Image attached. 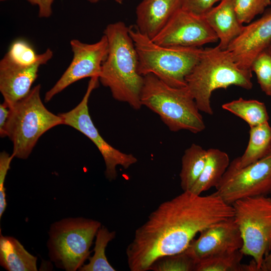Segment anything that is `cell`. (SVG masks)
<instances>
[{
    "label": "cell",
    "mask_w": 271,
    "mask_h": 271,
    "mask_svg": "<svg viewBox=\"0 0 271 271\" xmlns=\"http://www.w3.org/2000/svg\"><path fill=\"white\" fill-rule=\"evenodd\" d=\"M233 216L232 205L216 192L183 191L160 204L136 229L126 249L130 270H150L159 259L185 251L198 233Z\"/></svg>",
    "instance_id": "cell-1"
},
{
    "label": "cell",
    "mask_w": 271,
    "mask_h": 271,
    "mask_svg": "<svg viewBox=\"0 0 271 271\" xmlns=\"http://www.w3.org/2000/svg\"><path fill=\"white\" fill-rule=\"evenodd\" d=\"M103 34L107 39L108 50L99 81L109 89L115 100L139 110L144 78L139 72L138 53L128 27L123 22L112 23L106 27Z\"/></svg>",
    "instance_id": "cell-2"
},
{
    "label": "cell",
    "mask_w": 271,
    "mask_h": 271,
    "mask_svg": "<svg viewBox=\"0 0 271 271\" xmlns=\"http://www.w3.org/2000/svg\"><path fill=\"white\" fill-rule=\"evenodd\" d=\"M251 70L238 65L227 50L218 46L203 49L201 56L186 78L187 87L198 108L212 115L210 97L213 91L235 85L247 90L252 88Z\"/></svg>",
    "instance_id": "cell-3"
},
{
    "label": "cell",
    "mask_w": 271,
    "mask_h": 271,
    "mask_svg": "<svg viewBox=\"0 0 271 271\" xmlns=\"http://www.w3.org/2000/svg\"><path fill=\"white\" fill-rule=\"evenodd\" d=\"M128 31L138 53L140 75L153 74L173 87L187 86L186 78L199 61L203 48L159 45L136 25L128 27Z\"/></svg>",
    "instance_id": "cell-4"
},
{
    "label": "cell",
    "mask_w": 271,
    "mask_h": 271,
    "mask_svg": "<svg viewBox=\"0 0 271 271\" xmlns=\"http://www.w3.org/2000/svg\"><path fill=\"white\" fill-rule=\"evenodd\" d=\"M144 78L142 106L157 114L170 131L187 130L197 133L205 129L203 117L187 86H170L152 74Z\"/></svg>",
    "instance_id": "cell-5"
},
{
    "label": "cell",
    "mask_w": 271,
    "mask_h": 271,
    "mask_svg": "<svg viewBox=\"0 0 271 271\" xmlns=\"http://www.w3.org/2000/svg\"><path fill=\"white\" fill-rule=\"evenodd\" d=\"M40 90V84L37 85L10 107L5 133L13 143L12 154L16 158L27 159L44 133L63 124L61 116L49 111L43 104Z\"/></svg>",
    "instance_id": "cell-6"
},
{
    "label": "cell",
    "mask_w": 271,
    "mask_h": 271,
    "mask_svg": "<svg viewBox=\"0 0 271 271\" xmlns=\"http://www.w3.org/2000/svg\"><path fill=\"white\" fill-rule=\"evenodd\" d=\"M100 222L83 217H69L51 224L47 242L49 256L55 265L75 271L89 258L90 247L101 227Z\"/></svg>",
    "instance_id": "cell-7"
},
{
    "label": "cell",
    "mask_w": 271,
    "mask_h": 271,
    "mask_svg": "<svg viewBox=\"0 0 271 271\" xmlns=\"http://www.w3.org/2000/svg\"><path fill=\"white\" fill-rule=\"evenodd\" d=\"M233 218L243 240L240 249L255 261L258 271L271 246V198L247 197L235 201Z\"/></svg>",
    "instance_id": "cell-8"
},
{
    "label": "cell",
    "mask_w": 271,
    "mask_h": 271,
    "mask_svg": "<svg viewBox=\"0 0 271 271\" xmlns=\"http://www.w3.org/2000/svg\"><path fill=\"white\" fill-rule=\"evenodd\" d=\"M99 82L97 76L90 78L86 91L78 104L70 111L59 115L62 118L63 124L78 130L96 146L105 163V177L111 181L117 176V166L127 169L136 164L138 159L133 155L122 152L109 144L94 125L89 112L88 101L92 91L98 87Z\"/></svg>",
    "instance_id": "cell-9"
},
{
    "label": "cell",
    "mask_w": 271,
    "mask_h": 271,
    "mask_svg": "<svg viewBox=\"0 0 271 271\" xmlns=\"http://www.w3.org/2000/svg\"><path fill=\"white\" fill-rule=\"evenodd\" d=\"M215 188L216 193L230 205L241 199L271 194V148L262 158L243 168L229 164Z\"/></svg>",
    "instance_id": "cell-10"
},
{
    "label": "cell",
    "mask_w": 271,
    "mask_h": 271,
    "mask_svg": "<svg viewBox=\"0 0 271 271\" xmlns=\"http://www.w3.org/2000/svg\"><path fill=\"white\" fill-rule=\"evenodd\" d=\"M70 44L73 52L72 60L59 80L46 93V102L73 83L86 77H99L100 74L101 66L108 50V42L105 35L94 43H85L72 39Z\"/></svg>",
    "instance_id": "cell-11"
},
{
    "label": "cell",
    "mask_w": 271,
    "mask_h": 271,
    "mask_svg": "<svg viewBox=\"0 0 271 271\" xmlns=\"http://www.w3.org/2000/svg\"><path fill=\"white\" fill-rule=\"evenodd\" d=\"M151 40L162 46L196 47L219 40L203 16L181 8Z\"/></svg>",
    "instance_id": "cell-12"
},
{
    "label": "cell",
    "mask_w": 271,
    "mask_h": 271,
    "mask_svg": "<svg viewBox=\"0 0 271 271\" xmlns=\"http://www.w3.org/2000/svg\"><path fill=\"white\" fill-rule=\"evenodd\" d=\"M53 56L52 50L48 48L36 62L26 65L16 63L6 54L0 61V92L4 102L10 107L26 96L38 77L40 67Z\"/></svg>",
    "instance_id": "cell-13"
},
{
    "label": "cell",
    "mask_w": 271,
    "mask_h": 271,
    "mask_svg": "<svg viewBox=\"0 0 271 271\" xmlns=\"http://www.w3.org/2000/svg\"><path fill=\"white\" fill-rule=\"evenodd\" d=\"M191 242L184 251L196 262L216 254L240 250L241 234L233 217L209 227Z\"/></svg>",
    "instance_id": "cell-14"
},
{
    "label": "cell",
    "mask_w": 271,
    "mask_h": 271,
    "mask_svg": "<svg viewBox=\"0 0 271 271\" xmlns=\"http://www.w3.org/2000/svg\"><path fill=\"white\" fill-rule=\"evenodd\" d=\"M269 46H271V9L265 11L260 19L244 26L226 50L239 66L251 70L256 56Z\"/></svg>",
    "instance_id": "cell-15"
},
{
    "label": "cell",
    "mask_w": 271,
    "mask_h": 271,
    "mask_svg": "<svg viewBox=\"0 0 271 271\" xmlns=\"http://www.w3.org/2000/svg\"><path fill=\"white\" fill-rule=\"evenodd\" d=\"M180 8V0H142L136 8V26L152 39Z\"/></svg>",
    "instance_id": "cell-16"
},
{
    "label": "cell",
    "mask_w": 271,
    "mask_h": 271,
    "mask_svg": "<svg viewBox=\"0 0 271 271\" xmlns=\"http://www.w3.org/2000/svg\"><path fill=\"white\" fill-rule=\"evenodd\" d=\"M203 17L218 37L219 43L217 46L222 50L227 49L244 27L237 18L233 0H221Z\"/></svg>",
    "instance_id": "cell-17"
},
{
    "label": "cell",
    "mask_w": 271,
    "mask_h": 271,
    "mask_svg": "<svg viewBox=\"0 0 271 271\" xmlns=\"http://www.w3.org/2000/svg\"><path fill=\"white\" fill-rule=\"evenodd\" d=\"M37 258L15 238L0 233V264L9 271H36Z\"/></svg>",
    "instance_id": "cell-18"
},
{
    "label": "cell",
    "mask_w": 271,
    "mask_h": 271,
    "mask_svg": "<svg viewBox=\"0 0 271 271\" xmlns=\"http://www.w3.org/2000/svg\"><path fill=\"white\" fill-rule=\"evenodd\" d=\"M207 152L206 162L203 171L190 191L197 195H201L212 187L215 188L230 164L229 157L225 152L215 148L209 149Z\"/></svg>",
    "instance_id": "cell-19"
},
{
    "label": "cell",
    "mask_w": 271,
    "mask_h": 271,
    "mask_svg": "<svg viewBox=\"0 0 271 271\" xmlns=\"http://www.w3.org/2000/svg\"><path fill=\"white\" fill-rule=\"evenodd\" d=\"M271 148V126L268 122L250 127L249 139L243 155L230 162L237 168H243L264 156Z\"/></svg>",
    "instance_id": "cell-20"
},
{
    "label": "cell",
    "mask_w": 271,
    "mask_h": 271,
    "mask_svg": "<svg viewBox=\"0 0 271 271\" xmlns=\"http://www.w3.org/2000/svg\"><path fill=\"white\" fill-rule=\"evenodd\" d=\"M207 153V150L196 144H192L185 151L179 174L183 191H190L198 179L206 164Z\"/></svg>",
    "instance_id": "cell-21"
},
{
    "label": "cell",
    "mask_w": 271,
    "mask_h": 271,
    "mask_svg": "<svg viewBox=\"0 0 271 271\" xmlns=\"http://www.w3.org/2000/svg\"><path fill=\"white\" fill-rule=\"evenodd\" d=\"M222 108L246 121L250 127L268 122L269 116L264 103L241 97L223 104Z\"/></svg>",
    "instance_id": "cell-22"
},
{
    "label": "cell",
    "mask_w": 271,
    "mask_h": 271,
    "mask_svg": "<svg viewBox=\"0 0 271 271\" xmlns=\"http://www.w3.org/2000/svg\"><path fill=\"white\" fill-rule=\"evenodd\" d=\"M115 231H110L104 226H101L96 234L94 254L89 257V262L83 264L80 271H114L109 263L105 255V249L108 243L115 238Z\"/></svg>",
    "instance_id": "cell-23"
},
{
    "label": "cell",
    "mask_w": 271,
    "mask_h": 271,
    "mask_svg": "<svg viewBox=\"0 0 271 271\" xmlns=\"http://www.w3.org/2000/svg\"><path fill=\"white\" fill-rule=\"evenodd\" d=\"M240 250L216 254L197 262L195 271H242Z\"/></svg>",
    "instance_id": "cell-24"
},
{
    "label": "cell",
    "mask_w": 271,
    "mask_h": 271,
    "mask_svg": "<svg viewBox=\"0 0 271 271\" xmlns=\"http://www.w3.org/2000/svg\"><path fill=\"white\" fill-rule=\"evenodd\" d=\"M250 69L256 76L262 91L270 95L271 87V46L261 51L253 61Z\"/></svg>",
    "instance_id": "cell-25"
},
{
    "label": "cell",
    "mask_w": 271,
    "mask_h": 271,
    "mask_svg": "<svg viewBox=\"0 0 271 271\" xmlns=\"http://www.w3.org/2000/svg\"><path fill=\"white\" fill-rule=\"evenodd\" d=\"M196 262L184 251L164 256L157 260L150 269L164 271L195 270Z\"/></svg>",
    "instance_id": "cell-26"
},
{
    "label": "cell",
    "mask_w": 271,
    "mask_h": 271,
    "mask_svg": "<svg viewBox=\"0 0 271 271\" xmlns=\"http://www.w3.org/2000/svg\"><path fill=\"white\" fill-rule=\"evenodd\" d=\"M233 3L239 22L249 23L256 16L264 13L271 0H233Z\"/></svg>",
    "instance_id": "cell-27"
},
{
    "label": "cell",
    "mask_w": 271,
    "mask_h": 271,
    "mask_svg": "<svg viewBox=\"0 0 271 271\" xmlns=\"http://www.w3.org/2000/svg\"><path fill=\"white\" fill-rule=\"evenodd\" d=\"M6 54L16 63L26 65L35 63L41 56V54H36L33 48L23 40L14 42Z\"/></svg>",
    "instance_id": "cell-28"
},
{
    "label": "cell",
    "mask_w": 271,
    "mask_h": 271,
    "mask_svg": "<svg viewBox=\"0 0 271 271\" xmlns=\"http://www.w3.org/2000/svg\"><path fill=\"white\" fill-rule=\"evenodd\" d=\"M12 154L3 151L0 154V218L5 211L7 207L6 195L4 187L5 179L8 170L10 169V164L14 158Z\"/></svg>",
    "instance_id": "cell-29"
},
{
    "label": "cell",
    "mask_w": 271,
    "mask_h": 271,
    "mask_svg": "<svg viewBox=\"0 0 271 271\" xmlns=\"http://www.w3.org/2000/svg\"><path fill=\"white\" fill-rule=\"evenodd\" d=\"M219 1L221 0H180L181 8L194 15L203 16Z\"/></svg>",
    "instance_id": "cell-30"
},
{
    "label": "cell",
    "mask_w": 271,
    "mask_h": 271,
    "mask_svg": "<svg viewBox=\"0 0 271 271\" xmlns=\"http://www.w3.org/2000/svg\"><path fill=\"white\" fill-rule=\"evenodd\" d=\"M54 0H27L38 8V16L41 18H48L52 14V4Z\"/></svg>",
    "instance_id": "cell-31"
},
{
    "label": "cell",
    "mask_w": 271,
    "mask_h": 271,
    "mask_svg": "<svg viewBox=\"0 0 271 271\" xmlns=\"http://www.w3.org/2000/svg\"><path fill=\"white\" fill-rule=\"evenodd\" d=\"M10 113V107L4 102L0 104V136L6 137L5 129Z\"/></svg>",
    "instance_id": "cell-32"
},
{
    "label": "cell",
    "mask_w": 271,
    "mask_h": 271,
    "mask_svg": "<svg viewBox=\"0 0 271 271\" xmlns=\"http://www.w3.org/2000/svg\"><path fill=\"white\" fill-rule=\"evenodd\" d=\"M260 271H271V246L263 258Z\"/></svg>",
    "instance_id": "cell-33"
},
{
    "label": "cell",
    "mask_w": 271,
    "mask_h": 271,
    "mask_svg": "<svg viewBox=\"0 0 271 271\" xmlns=\"http://www.w3.org/2000/svg\"><path fill=\"white\" fill-rule=\"evenodd\" d=\"M88 2H89L90 3H96L102 0H87ZM115 1L116 3L119 4H121L123 3L124 0H113Z\"/></svg>",
    "instance_id": "cell-34"
},
{
    "label": "cell",
    "mask_w": 271,
    "mask_h": 271,
    "mask_svg": "<svg viewBox=\"0 0 271 271\" xmlns=\"http://www.w3.org/2000/svg\"><path fill=\"white\" fill-rule=\"evenodd\" d=\"M270 96H271V87H270Z\"/></svg>",
    "instance_id": "cell-35"
},
{
    "label": "cell",
    "mask_w": 271,
    "mask_h": 271,
    "mask_svg": "<svg viewBox=\"0 0 271 271\" xmlns=\"http://www.w3.org/2000/svg\"><path fill=\"white\" fill-rule=\"evenodd\" d=\"M1 1H5V0H1Z\"/></svg>",
    "instance_id": "cell-36"
}]
</instances>
